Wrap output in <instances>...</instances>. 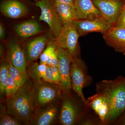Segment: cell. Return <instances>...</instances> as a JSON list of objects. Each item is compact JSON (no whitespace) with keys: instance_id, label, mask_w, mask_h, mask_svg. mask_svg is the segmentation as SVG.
Masks as SVG:
<instances>
[{"instance_id":"8","label":"cell","mask_w":125,"mask_h":125,"mask_svg":"<svg viewBox=\"0 0 125 125\" xmlns=\"http://www.w3.org/2000/svg\"><path fill=\"white\" fill-rule=\"evenodd\" d=\"M60 110V100L34 109L29 125H54L58 121Z\"/></svg>"},{"instance_id":"1","label":"cell","mask_w":125,"mask_h":125,"mask_svg":"<svg viewBox=\"0 0 125 125\" xmlns=\"http://www.w3.org/2000/svg\"><path fill=\"white\" fill-rule=\"evenodd\" d=\"M96 93L106 98L110 113L107 125L114 124L125 111V77L118 76L113 80H104L97 83Z\"/></svg>"},{"instance_id":"20","label":"cell","mask_w":125,"mask_h":125,"mask_svg":"<svg viewBox=\"0 0 125 125\" xmlns=\"http://www.w3.org/2000/svg\"><path fill=\"white\" fill-rule=\"evenodd\" d=\"M27 70L28 76L31 78L33 82L43 80L45 77L47 65L45 64L32 62L29 65Z\"/></svg>"},{"instance_id":"28","label":"cell","mask_w":125,"mask_h":125,"mask_svg":"<svg viewBox=\"0 0 125 125\" xmlns=\"http://www.w3.org/2000/svg\"><path fill=\"white\" fill-rule=\"evenodd\" d=\"M59 63V59L56 49L55 51L52 52L49 56L46 64L50 66L58 67Z\"/></svg>"},{"instance_id":"25","label":"cell","mask_w":125,"mask_h":125,"mask_svg":"<svg viewBox=\"0 0 125 125\" xmlns=\"http://www.w3.org/2000/svg\"><path fill=\"white\" fill-rule=\"evenodd\" d=\"M19 88L9 74V77L5 87V97L6 101L13 96Z\"/></svg>"},{"instance_id":"26","label":"cell","mask_w":125,"mask_h":125,"mask_svg":"<svg viewBox=\"0 0 125 125\" xmlns=\"http://www.w3.org/2000/svg\"><path fill=\"white\" fill-rule=\"evenodd\" d=\"M90 110L82 119L79 125H102L101 120L98 116L94 112H91Z\"/></svg>"},{"instance_id":"9","label":"cell","mask_w":125,"mask_h":125,"mask_svg":"<svg viewBox=\"0 0 125 125\" xmlns=\"http://www.w3.org/2000/svg\"><path fill=\"white\" fill-rule=\"evenodd\" d=\"M72 24L80 36L95 32L104 35L114 25L102 16L89 19L75 20Z\"/></svg>"},{"instance_id":"12","label":"cell","mask_w":125,"mask_h":125,"mask_svg":"<svg viewBox=\"0 0 125 125\" xmlns=\"http://www.w3.org/2000/svg\"><path fill=\"white\" fill-rule=\"evenodd\" d=\"M7 57L11 64L25 76L28 77L26 58L22 47L15 39L9 40L7 47Z\"/></svg>"},{"instance_id":"23","label":"cell","mask_w":125,"mask_h":125,"mask_svg":"<svg viewBox=\"0 0 125 125\" xmlns=\"http://www.w3.org/2000/svg\"><path fill=\"white\" fill-rule=\"evenodd\" d=\"M0 108V125H21L24 124L21 121L7 113L6 105L1 104Z\"/></svg>"},{"instance_id":"4","label":"cell","mask_w":125,"mask_h":125,"mask_svg":"<svg viewBox=\"0 0 125 125\" xmlns=\"http://www.w3.org/2000/svg\"><path fill=\"white\" fill-rule=\"evenodd\" d=\"M62 93L58 84L43 80L33 82L31 94L34 110L60 100Z\"/></svg>"},{"instance_id":"30","label":"cell","mask_w":125,"mask_h":125,"mask_svg":"<svg viewBox=\"0 0 125 125\" xmlns=\"http://www.w3.org/2000/svg\"><path fill=\"white\" fill-rule=\"evenodd\" d=\"M114 123L115 125H125V111L117 119Z\"/></svg>"},{"instance_id":"14","label":"cell","mask_w":125,"mask_h":125,"mask_svg":"<svg viewBox=\"0 0 125 125\" xmlns=\"http://www.w3.org/2000/svg\"><path fill=\"white\" fill-rule=\"evenodd\" d=\"M47 43L46 36H42L27 42L23 45L22 49L28 66L40 57Z\"/></svg>"},{"instance_id":"16","label":"cell","mask_w":125,"mask_h":125,"mask_svg":"<svg viewBox=\"0 0 125 125\" xmlns=\"http://www.w3.org/2000/svg\"><path fill=\"white\" fill-rule=\"evenodd\" d=\"M0 10L6 17L12 19H19L28 13L27 6L18 0H4L1 2Z\"/></svg>"},{"instance_id":"22","label":"cell","mask_w":125,"mask_h":125,"mask_svg":"<svg viewBox=\"0 0 125 125\" xmlns=\"http://www.w3.org/2000/svg\"><path fill=\"white\" fill-rule=\"evenodd\" d=\"M9 76L8 61L7 58H3L0 66V93L1 98L5 97V87Z\"/></svg>"},{"instance_id":"15","label":"cell","mask_w":125,"mask_h":125,"mask_svg":"<svg viewBox=\"0 0 125 125\" xmlns=\"http://www.w3.org/2000/svg\"><path fill=\"white\" fill-rule=\"evenodd\" d=\"M103 37L107 45L125 55V28L113 25Z\"/></svg>"},{"instance_id":"6","label":"cell","mask_w":125,"mask_h":125,"mask_svg":"<svg viewBox=\"0 0 125 125\" xmlns=\"http://www.w3.org/2000/svg\"><path fill=\"white\" fill-rule=\"evenodd\" d=\"M80 37L77 30L72 23L63 26L55 42L57 46L65 49L72 60L80 58V49L78 42Z\"/></svg>"},{"instance_id":"31","label":"cell","mask_w":125,"mask_h":125,"mask_svg":"<svg viewBox=\"0 0 125 125\" xmlns=\"http://www.w3.org/2000/svg\"><path fill=\"white\" fill-rule=\"evenodd\" d=\"M54 2L61 4H74L75 0H53Z\"/></svg>"},{"instance_id":"11","label":"cell","mask_w":125,"mask_h":125,"mask_svg":"<svg viewBox=\"0 0 125 125\" xmlns=\"http://www.w3.org/2000/svg\"><path fill=\"white\" fill-rule=\"evenodd\" d=\"M56 51L59 61L60 86L62 91L67 92L72 90L70 67L72 59L67 51L62 48L57 46Z\"/></svg>"},{"instance_id":"3","label":"cell","mask_w":125,"mask_h":125,"mask_svg":"<svg viewBox=\"0 0 125 125\" xmlns=\"http://www.w3.org/2000/svg\"><path fill=\"white\" fill-rule=\"evenodd\" d=\"M28 81L17 92L6 101L7 113L21 121L25 125H29L33 114L34 108L31 88L32 84Z\"/></svg>"},{"instance_id":"32","label":"cell","mask_w":125,"mask_h":125,"mask_svg":"<svg viewBox=\"0 0 125 125\" xmlns=\"http://www.w3.org/2000/svg\"><path fill=\"white\" fill-rule=\"evenodd\" d=\"M5 37V30L4 25L1 23L0 24V38L3 40Z\"/></svg>"},{"instance_id":"10","label":"cell","mask_w":125,"mask_h":125,"mask_svg":"<svg viewBox=\"0 0 125 125\" xmlns=\"http://www.w3.org/2000/svg\"><path fill=\"white\" fill-rule=\"evenodd\" d=\"M101 15L113 25L116 22L122 11L124 0H92Z\"/></svg>"},{"instance_id":"2","label":"cell","mask_w":125,"mask_h":125,"mask_svg":"<svg viewBox=\"0 0 125 125\" xmlns=\"http://www.w3.org/2000/svg\"><path fill=\"white\" fill-rule=\"evenodd\" d=\"M90 109L71 90L62 91L58 122L62 125H79Z\"/></svg>"},{"instance_id":"24","label":"cell","mask_w":125,"mask_h":125,"mask_svg":"<svg viewBox=\"0 0 125 125\" xmlns=\"http://www.w3.org/2000/svg\"><path fill=\"white\" fill-rule=\"evenodd\" d=\"M43 80L60 85V76L58 67L47 65Z\"/></svg>"},{"instance_id":"29","label":"cell","mask_w":125,"mask_h":125,"mask_svg":"<svg viewBox=\"0 0 125 125\" xmlns=\"http://www.w3.org/2000/svg\"><path fill=\"white\" fill-rule=\"evenodd\" d=\"M114 26L125 28V1L120 15Z\"/></svg>"},{"instance_id":"18","label":"cell","mask_w":125,"mask_h":125,"mask_svg":"<svg viewBox=\"0 0 125 125\" xmlns=\"http://www.w3.org/2000/svg\"><path fill=\"white\" fill-rule=\"evenodd\" d=\"M14 29L18 36L27 38L40 33L42 30L39 23L34 20H30L17 24Z\"/></svg>"},{"instance_id":"27","label":"cell","mask_w":125,"mask_h":125,"mask_svg":"<svg viewBox=\"0 0 125 125\" xmlns=\"http://www.w3.org/2000/svg\"><path fill=\"white\" fill-rule=\"evenodd\" d=\"M56 47L57 45L55 41L48 43L46 49L43 51L40 56V63L46 64L49 56L55 51Z\"/></svg>"},{"instance_id":"13","label":"cell","mask_w":125,"mask_h":125,"mask_svg":"<svg viewBox=\"0 0 125 125\" xmlns=\"http://www.w3.org/2000/svg\"><path fill=\"white\" fill-rule=\"evenodd\" d=\"M87 105L99 117L102 125H107L110 113L109 104L102 94L96 93L87 99Z\"/></svg>"},{"instance_id":"34","label":"cell","mask_w":125,"mask_h":125,"mask_svg":"<svg viewBox=\"0 0 125 125\" xmlns=\"http://www.w3.org/2000/svg\"></svg>"},{"instance_id":"19","label":"cell","mask_w":125,"mask_h":125,"mask_svg":"<svg viewBox=\"0 0 125 125\" xmlns=\"http://www.w3.org/2000/svg\"><path fill=\"white\" fill-rule=\"evenodd\" d=\"M54 2L56 11L63 26L72 23L75 19L76 10L74 4Z\"/></svg>"},{"instance_id":"33","label":"cell","mask_w":125,"mask_h":125,"mask_svg":"<svg viewBox=\"0 0 125 125\" xmlns=\"http://www.w3.org/2000/svg\"><path fill=\"white\" fill-rule=\"evenodd\" d=\"M34 1H36V2H37V1H38L40 0H33Z\"/></svg>"},{"instance_id":"21","label":"cell","mask_w":125,"mask_h":125,"mask_svg":"<svg viewBox=\"0 0 125 125\" xmlns=\"http://www.w3.org/2000/svg\"><path fill=\"white\" fill-rule=\"evenodd\" d=\"M9 74L19 88L22 87L28 82V77L25 76L11 64L7 57Z\"/></svg>"},{"instance_id":"17","label":"cell","mask_w":125,"mask_h":125,"mask_svg":"<svg viewBox=\"0 0 125 125\" xmlns=\"http://www.w3.org/2000/svg\"><path fill=\"white\" fill-rule=\"evenodd\" d=\"M75 20L89 19L102 16L92 0H75Z\"/></svg>"},{"instance_id":"7","label":"cell","mask_w":125,"mask_h":125,"mask_svg":"<svg viewBox=\"0 0 125 125\" xmlns=\"http://www.w3.org/2000/svg\"><path fill=\"white\" fill-rule=\"evenodd\" d=\"M35 5L41 10L39 20L47 24L52 35L56 38L63 25L56 11L54 0H40L36 2Z\"/></svg>"},{"instance_id":"5","label":"cell","mask_w":125,"mask_h":125,"mask_svg":"<svg viewBox=\"0 0 125 125\" xmlns=\"http://www.w3.org/2000/svg\"><path fill=\"white\" fill-rule=\"evenodd\" d=\"M72 90L76 93L87 105V99L83 94V89L91 85L92 79L89 74L85 62L80 57L72 60L70 67Z\"/></svg>"}]
</instances>
